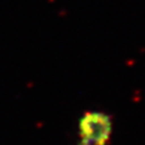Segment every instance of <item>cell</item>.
Returning a JSON list of instances; mask_svg holds the SVG:
<instances>
[{"instance_id": "6da1fadb", "label": "cell", "mask_w": 145, "mask_h": 145, "mask_svg": "<svg viewBox=\"0 0 145 145\" xmlns=\"http://www.w3.org/2000/svg\"><path fill=\"white\" fill-rule=\"evenodd\" d=\"M114 130V120L104 110H86L77 121L73 145H107Z\"/></svg>"}]
</instances>
